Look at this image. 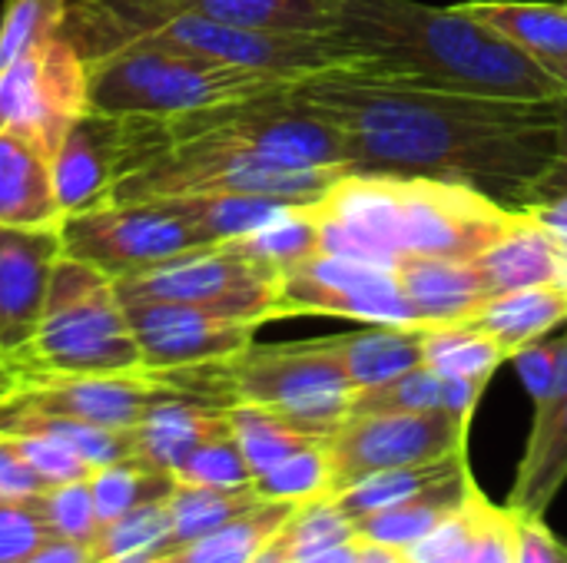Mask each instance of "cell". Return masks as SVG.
<instances>
[{"mask_svg": "<svg viewBox=\"0 0 567 563\" xmlns=\"http://www.w3.org/2000/svg\"><path fill=\"white\" fill-rule=\"evenodd\" d=\"M296 93L346 139L352 173L475 186L522 209L555 156V103L425 90L352 70L296 80Z\"/></svg>", "mask_w": 567, "mask_h": 563, "instance_id": "1", "label": "cell"}, {"mask_svg": "<svg viewBox=\"0 0 567 563\" xmlns=\"http://www.w3.org/2000/svg\"><path fill=\"white\" fill-rule=\"evenodd\" d=\"M336 37L355 53L352 73L502 100H555L565 86L525 50L458 7L419 0H342Z\"/></svg>", "mask_w": 567, "mask_h": 563, "instance_id": "2", "label": "cell"}, {"mask_svg": "<svg viewBox=\"0 0 567 563\" xmlns=\"http://www.w3.org/2000/svg\"><path fill=\"white\" fill-rule=\"evenodd\" d=\"M312 216L322 252L395 265L402 256L475 262L518 209L465 183L346 173L312 202Z\"/></svg>", "mask_w": 567, "mask_h": 563, "instance_id": "3", "label": "cell"}, {"mask_svg": "<svg viewBox=\"0 0 567 563\" xmlns=\"http://www.w3.org/2000/svg\"><path fill=\"white\" fill-rule=\"evenodd\" d=\"M159 375L176 388L223 408H266L316 438H329L349 418L355 398V385L349 382L332 338L249 345L226 362Z\"/></svg>", "mask_w": 567, "mask_h": 563, "instance_id": "4", "label": "cell"}, {"mask_svg": "<svg viewBox=\"0 0 567 563\" xmlns=\"http://www.w3.org/2000/svg\"><path fill=\"white\" fill-rule=\"evenodd\" d=\"M86 60V103L96 113L126 116H179L236 100H249L286 86L299 76L233 66L163 40L130 37Z\"/></svg>", "mask_w": 567, "mask_h": 563, "instance_id": "5", "label": "cell"}, {"mask_svg": "<svg viewBox=\"0 0 567 563\" xmlns=\"http://www.w3.org/2000/svg\"><path fill=\"white\" fill-rule=\"evenodd\" d=\"M13 358L23 375H116L143 368L113 279L70 256L56 259L40 325Z\"/></svg>", "mask_w": 567, "mask_h": 563, "instance_id": "6", "label": "cell"}, {"mask_svg": "<svg viewBox=\"0 0 567 563\" xmlns=\"http://www.w3.org/2000/svg\"><path fill=\"white\" fill-rule=\"evenodd\" d=\"M63 256L106 272L113 282L183 252L213 246L183 196L106 202L60 222Z\"/></svg>", "mask_w": 567, "mask_h": 563, "instance_id": "7", "label": "cell"}, {"mask_svg": "<svg viewBox=\"0 0 567 563\" xmlns=\"http://www.w3.org/2000/svg\"><path fill=\"white\" fill-rule=\"evenodd\" d=\"M113 285L120 299L186 302L259 325L279 319V272L243 239L183 252L136 275L116 279Z\"/></svg>", "mask_w": 567, "mask_h": 563, "instance_id": "8", "label": "cell"}, {"mask_svg": "<svg viewBox=\"0 0 567 563\" xmlns=\"http://www.w3.org/2000/svg\"><path fill=\"white\" fill-rule=\"evenodd\" d=\"M465 421L449 411H362L349 415L322 445L332 471V498L349 484L409 465L439 461L468 448Z\"/></svg>", "mask_w": 567, "mask_h": 563, "instance_id": "9", "label": "cell"}, {"mask_svg": "<svg viewBox=\"0 0 567 563\" xmlns=\"http://www.w3.org/2000/svg\"><path fill=\"white\" fill-rule=\"evenodd\" d=\"M296 315L425 329L405 302L392 265L332 252H316L279 275V319Z\"/></svg>", "mask_w": 567, "mask_h": 563, "instance_id": "10", "label": "cell"}, {"mask_svg": "<svg viewBox=\"0 0 567 563\" xmlns=\"http://www.w3.org/2000/svg\"><path fill=\"white\" fill-rule=\"evenodd\" d=\"M86 110V60L66 37L0 70V129L27 136L50 163L73 119Z\"/></svg>", "mask_w": 567, "mask_h": 563, "instance_id": "11", "label": "cell"}, {"mask_svg": "<svg viewBox=\"0 0 567 563\" xmlns=\"http://www.w3.org/2000/svg\"><path fill=\"white\" fill-rule=\"evenodd\" d=\"M130 332L140 345L143 368L176 372L213 365L239 355L252 345V335L262 329L249 319H233L216 309L159 302V299H120Z\"/></svg>", "mask_w": 567, "mask_h": 563, "instance_id": "12", "label": "cell"}, {"mask_svg": "<svg viewBox=\"0 0 567 563\" xmlns=\"http://www.w3.org/2000/svg\"><path fill=\"white\" fill-rule=\"evenodd\" d=\"M159 372H116V375H23L7 405L40 415L76 418L100 428L136 431L140 421L166 398L179 395Z\"/></svg>", "mask_w": 567, "mask_h": 563, "instance_id": "13", "label": "cell"}, {"mask_svg": "<svg viewBox=\"0 0 567 563\" xmlns=\"http://www.w3.org/2000/svg\"><path fill=\"white\" fill-rule=\"evenodd\" d=\"M60 256V226H0V352L30 345Z\"/></svg>", "mask_w": 567, "mask_h": 563, "instance_id": "14", "label": "cell"}, {"mask_svg": "<svg viewBox=\"0 0 567 563\" xmlns=\"http://www.w3.org/2000/svg\"><path fill=\"white\" fill-rule=\"evenodd\" d=\"M123 123L116 116L86 110L73 119L53 153V189L63 219L110 202L120 176Z\"/></svg>", "mask_w": 567, "mask_h": 563, "instance_id": "15", "label": "cell"}, {"mask_svg": "<svg viewBox=\"0 0 567 563\" xmlns=\"http://www.w3.org/2000/svg\"><path fill=\"white\" fill-rule=\"evenodd\" d=\"M399 289L425 329L468 322L488 299L475 262L439 256H402L395 265Z\"/></svg>", "mask_w": 567, "mask_h": 563, "instance_id": "16", "label": "cell"}, {"mask_svg": "<svg viewBox=\"0 0 567 563\" xmlns=\"http://www.w3.org/2000/svg\"><path fill=\"white\" fill-rule=\"evenodd\" d=\"M229 428V408L203 402L189 392H179L166 402H159L136 428V458H143L153 468L176 471L199 445H206L216 435H226Z\"/></svg>", "mask_w": 567, "mask_h": 563, "instance_id": "17", "label": "cell"}, {"mask_svg": "<svg viewBox=\"0 0 567 563\" xmlns=\"http://www.w3.org/2000/svg\"><path fill=\"white\" fill-rule=\"evenodd\" d=\"M53 163L17 129H0V226H60Z\"/></svg>", "mask_w": 567, "mask_h": 563, "instance_id": "18", "label": "cell"}, {"mask_svg": "<svg viewBox=\"0 0 567 563\" xmlns=\"http://www.w3.org/2000/svg\"><path fill=\"white\" fill-rule=\"evenodd\" d=\"M558 259H561L558 236L548 226H542L535 216L518 209L512 229L475 259V269L492 299L502 292L555 282Z\"/></svg>", "mask_w": 567, "mask_h": 563, "instance_id": "19", "label": "cell"}, {"mask_svg": "<svg viewBox=\"0 0 567 563\" xmlns=\"http://www.w3.org/2000/svg\"><path fill=\"white\" fill-rule=\"evenodd\" d=\"M565 322L567 295L555 282L492 295L468 319V325L488 332L508 352V362H512L515 352H522L532 342H542L551 329H558Z\"/></svg>", "mask_w": 567, "mask_h": 563, "instance_id": "20", "label": "cell"}, {"mask_svg": "<svg viewBox=\"0 0 567 563\" xmlns=\"http://www.w3.org/2000/svg\"><path fill=\"white\" fill-rule=\"evenodd\" d=\"M219 23L286 33H336L342 0H156Z\"/></svg>", "mask_w": 567, "mask_h": 563, "instance_id": "21", "label": "cell"}, {"mask_svg": "<svg viewBox=\"0 0 567 563\" xmlns=\"http://www.w3.org/2000/svg\"><path fill=\"white\" fill-rule=\"evenodd\" d=\"M422 332L425 329H405V325H369L359 332L332 335V345L339 352V362L355 385L375 388L382 382H392L412 368L422 365Z\"/></svg>", "mask_w": 567, "mask_h": 563, "instance_id": "22", "label": "cell"}, {"mask_svg": "<svg viewBox=\"0 0 567 563\" xmlns=\"http://www.w3.org/2000/svg\"><path fill=\"white\" fill-rule=\"evenodd\" d=\"M472 475L468 468V448L452 451L439 461H425V465H409V468H392V471H379L369 475L355 484H349L346 491L336 494V501L342 504V511L352 521H365L379 511H389L395 504H405L432 488L452 484L458 478Z\"/></svg>", "mask_w": 567, "mask_h": 563, "instance_id": "23", "label": "cell"}, {"mask_svg": "<svg viewBox=\"0 0 567 563\" xmlns=\"http://www.w3.org/2000/svg\"><path fill=\"white\" fill-rule=\"evenodd\" d=\"M455 7L535 60L567 56V3L472 0V3H455Z\"/></svg>", "mask_w": 567, "mask_h": 563, "instance_id": "24", "label": "cell"}, {"mask_svg": "<svg viewBox=\"0 0 567 563\" xmlns=\"http://www.w3.org/2000/svg\"><path fill=\"white\" fill-rule=\"evenodd\" d=\"M567 481V402L561 411L535 435H528L508 508L518 514H542L551 508Z\"/></svg>", "mask_w": 567, "mask_h": 563, "instance_id": "25", "label": "cell"}, {"mask_svg": "<svg viewBox=\"0 0 567 563\" xmlns=\"http://www.w3.org/2000/svg\"><path fill=\"white\" fill-rule=\"evenodd\" d=\"M472 488H475V478L465 475V478L442 484V488H432V491H425L405 504H395V508L379 511L365 521H355V534H359V541L405 551L409 544L425 538L432 528H439L455 508H462V501L472 494Z\"/></svg>", "mask_w": 567, "mask_h": 563, "instance_id": "26", "label": "cell"}, {"mask_svg": "<svg viewBox=\"0 0 567 563\" xmlns=\"http://www.w3.org/2000/svg\"><path fill=\"white\" fill-rule=\"evenodd\" d=\"M296 504L262 501L252 511L233 518L229 524L216 528L213 534L176 548L169 563H249L292 518Z\"/></svg>", "mask_w": 567, "mask_h": 563, "instance_id": "27", "label": "cell"}, {"mask_svg": "<svg viewBox=\"0 0 567 563\" xmlns=\"http://www.w3.org/2000/svg\"><path fill=\"white\" fill-rule=\"evenodd\" d=\"M505 362L508 352L468 322L432 325L422 332V365L442 378H495Z\"/></svg>", "mask_w": 567, "mask_h": 563, "instance_id": "28", "label": "cell"}, {"mask_svg": "<svg viewBox=\"0 0 567 563\" xmlns=\"http://www.w3.org/2000/svg\"><path fill=\"white\" fill-rule=\"evenodd\" d=\"M169 518H173V551L186 548L216 528L229 524L233 518L262 504L256 488H203V484H179L169 494Z\"/></svg>", "mask_w": 567, "mask_h": 563, "instance_id": "29", "label": "cell"}, {"mask_svg": "<svg viewBox=\"0 0 567 563\" xmlns=\"http://www.w3.org/2000/svg\"><path fill=\"white\" fill-rule=\"evenodd\" d=\"M176 488V478L163 468L146 465L143 458H126L106 468H96L90 475V491H93V504H96V518L100 524L120 521L123 514L153 504V501H166Z\"/></svg>", "mask_w": 567, "mask_h": 563, "instance_id": "30", "label": "cell"}, {"mask_svg": "<svg viewBox=\"0 0 567 563\" xmlns=\"http://www.w3.org/2000/svg\"><path fill=\"white\" fill-rule=\"evenodd\" d=\"M229 428H233V438H236L252 478L269 471L272 465L286 461L289 455L326 441V438H316L256 405H229Z\"/></svg>", "mask_w": 567, "mask_h": 563, "instance_id": "31", "label": "cell"}, {"mask_svg": "<svg viewBox=\"0 0 567 563\" xmlns=\"http://www.w3.org/2000/svg\"><path fill=\"white\" fill-rule=\"evenodd\" d=\"M166 501L143 504V508L123 514L120 521L103 524L100 534L93 538L96 563L173 554V518H169V504Z\"/></svg>", "mask_w": 567, "mask_h": 563, "instance_id": "32", "label": "cell"}, {"mask_svg": "<svg viewBox=\"0 0 567 563\" xmlns=\"http://www.w3.org/2000/svg\"><path fill=\"white\" fill-rule=\"evenodd\" d=\"M70 0H7L0 17V70L63 37Z\"/></svg>", "mask_w": 567, "mask_h": 563, "instance_id": "33", "label": "cell"}, {"mask_svg": "<svg viewBox=\"0 0 567 563\" xmlns=\"http://www.w3.org/2000/svg\"><path fill=\"white\" fill-rule=\"evenodd\" d=\"M252 488L262 501H279V504H306L316 498H332V471H329V455L326 445H309L286 461L272 465L269 471L252 478Z\"/></svg>", "mask_w": 567, "mask_h": 563, "instance_id": "34", "label": "cell"}, {"mask_svg": "<svg viewBox=\"0 0 567 563\" xmlns=\"http://www.w3.org/2000/svg\"><path fill=\"white\" fill-rule=\"evenodd\" d=\"M243 242L262 262H269L279 275L286 269H292L296 262L322 252L319 249V226H316L312 206H286L272 222H266L262 229L243 236Z\"/></svg>", "mask_w": 567, "mask_h": 563, "instance_id": "35", "label": "cell"}, {"mask_svg": "<svg viewBox=\"0 0 567 563\" xmlns=\"http://www.w3.org/2000/svg\"><path fill=\"white\" fill-rule=\"evenodd\" d=\"M442 395H445L442 375L432 372L429 365H419V368H412L392 382L355 392L349 415H362V411H412V415L442 411Z\"/></svg>", "mask_w": 567, "mask_h": 563, "instance_id": "36", "label": "cell"}, {"mask_svg": "<svg viewBox=\"0 0 567 563\" xmlns=\"http://www.w3.org/2000/svg\"><path fill=\"white\" fill-rule=\"evenodd\" d=\"M292 561L312 551H326L346 541H355V521L342 511V504L336 498H316L306 501L292 511V518L282 528Z\"/></svg>", "mask_w": 567, "mask_h": 563, "instance_id": "37", "label": "cell"}, {"mask_svg": "<svg viewBox=\"0 0 567 563\" xmlns=\"http://www.w3.org/2000/svg\"><path fill=\"white\" fill-rule=\"evenodd\" d=\"M33 504H37V511H40V518H43V524H47V531L53 538H70V541L93 544V538L103 528L100 518H96L90 478L66 481V484H53Z\"/></svg>", "mask_w": 567, "mask_h": 563, "instance_id": "38", "label": "cell"}, {"mask_svg": "<svg viewBox=\"0 0 567 563\" xmlns=\"http://www.w3.org/2000/svg\"><path fill=\"white\" fill-rule=\"evenodd\" d=\"M173 478L179 484H203V488H249L252 471L233 438V431L209 438L199 445L176 471Z\"/></svg>", "mask_w": 567, "mask_h": 563, "instance_id": "39", "label": "cell"}, {"mask_svg": "<svg viewBox=\"0 0 567 563\" xmlns=\"http://www.w3.org/2000/svg\"><path fill=\"white\" fill-rule=\"evenodd\" d=\"M478 501H482V488L475 484L472 494L462 501V508H455L439 528H432L425 538H419L415 544H409L402 551L405 563H465L472 554V541H475V518H478Z\"/></svg>", "mask_w": 567, "mask_h": 563, "instance_id": "40", "label": "cell"}, {"mask_svg": "<svg viewBox=\"0 0 567 563\" xmlns=\"http://www.w3.org/2000/svg\"><path fill=\"white\" fill-rule=\"evenodd\" d=\"M465 563H518V514L508 504L478 501L475 541Z\"/></svg>", "mask_w": 567, "mask_h": 563, "instance_id": "41", "label": "cell"}, {"mask_svg": "<svg viewBox=\"0 0 567 563\" xmlns=\"http://www.w3.org/2000/svg\"><path fill=\"white\" fill-rule=\"evenodd\" d=\"M53 538L33 501H0V563H27Z\"/></svg>", "mask_w": 567, "mask_h": 563, "instance_id": "42", "label": "cell"}, {"mask_svg": "<svg viewBox=\"0 0 567 563\" xmlns=\"http://www.w3.org/2000/svg\"><path fill=\"white\" fill-rule=\"evenodd\" d=\"M10 438L47 488L66 484V481H83L93 475V468L76 451L60 445L56 438H47V435H10Z\"/></svg>", "mask_w": 567, "mask_h": 563, "instance_id": "43", "label": "cell"}, {"mask_svg": "<svg viewBox=\"0 0 567 563\" xmlns=\"http://www.w3.org/2000/svg\"><path fill=\"white\" fill-rule=\"evenodd\" d=\"M551 103H555V156L545 166V173L532 183L522 209L532 202H542V199L567 196V93L555 96Z\"/></svg>", "mask_w": 567, "mask_h": 563, "instance_id": "44", "label": "cell"}, {"mask_svg": "<svg viewBox=\"0 0 567 563\" xmlns=\"http://www.w3.org/2000/svg\"><path fill=\"white\" fill-rule=\"evenodd\" d=\"M47 491L10 435H0V501H37Z\"/></svg>", "mask_w": 567, "mask_h": 563, "instance_id": "45", "label": "cell"}, {"mask_svg": "<svg viewBox=\"0 0 567 563\" xmlns=\"http://www.w3.org/2000/svg\"><path fill=\"white\" fill-rule=\"evenodd\" d=\"M518 375H522V385L528 388L532 402H545V395L551 392V382H555V365H558V342H532L525 345L522 352L512 355Z\"/></svg>", "mask_w": 567, "mask_h": 563, "instance_id": "46", "label": "cell"}, {"mask_svg": "<svg viewBox=\"0 0 567 563\" xmlns=\"http://www.w3.org/2000/svg\"><path fill=\"white\" fill-rule=\"evenodd\" d=\"M518 563H561V538L542 514H518Z\"/></svg>", "mask_w": 567, "mask_h": 563, "instance_id": "47", "label": "cell"}, {"mask_svg": "<svg viewBox=\"0 0 567 563\" xmlns=\"http://www.w3.org/2000/svg\"><path fill=\"white\" fill-rule=\"evenodd\" d=\"M445 382V395H442V411H449L452 418L472 425L478 402L488 388L492 378H442Z\"/></svg>", "mask_w": 567, "mask_h": 563, "instance_id": "48", "label": "cell"}, {"mask_svg": "<svg viewBox=\"0 0 567 563\" xmlns=\"http://www.w3.org/2000/svg\"><path fill=\"white\" fill-rule=\"evenodd\" d=\"M567 402V332L558 338V365H555V382L551 392L545 395V402L535 405V421H532V435L542 431Z\"/></svg>", "mask_w": 567, "mask_h": 563, "instance_id": "49", "label": "cell"}, {"mask_svg": "<svg viewBox=\"0 0 567 563\" xmlns=\"http://www.w3.org/2000/svg\"><path fill=\"white\" fill-rule=\"evenodd\" d=\"M27 563H96L93 544L70 541V538H47L43 548Z\"/></svg>", "mask_w": 567, "mask_h": 563, "instance_id": "50", "label": "cell"}, {"mask_svg": "<svg viewBox=\"0 0 567 563\" xmlns=\"http://www.w3.org/2000/svg\"><path fill=\"white\" fill-rule=\"evenodd\" d=\"M522 212L535 216L542 226H548L555 236L567 239V196H555V199H542V202H532L525 206Z\"/></svg>", "mask_w": 567, "mask_h": 563, "instance_id": "51", "label": "cell"}, {"mask_svg": "<svg viewBox=\"0 0 567 563\" xmlns=\"http://www.w3.org/2000/svg\"><path fill=\"white\" fill-rule=\"evenodd\" d=\"M359 551H362V541H346V544H336V548H326V551H312V554H302L292 563H359Z\"/></svg>", "mask_w": 567, "mask_h": 563, "instance_id": "52", "label": "cell"}, {"mask_svg": "<svg viewBox=\"0 0 567 563\" xmlns=\"http://www.w3.org/2000/svg\"><path fill=\"white\" fill-rule=\"evenodd\" d=\"M20 382H23V372H20L17 358L7 355V352H0V405L20 388Z\"/></svg>", "mask_w": 567, "mask_h": 563, "instance_id": "53", "label": "cell"}, {"mask_svg": "<svg viewBox=\"0 0 567 563\" xmlns=\"http://www.w3.org/2000/svg\"><path fill=\"white\" fill-rule=\"evenodd\" d=\"M249 563H292V551H289V541H286V534L279 531L256 557Z\"/></svg>", "mask_w": 567, "mask_h": 563, "instance_id": "54", "label": "cell"}, {"mask_svg": "<svg viewBox=\"0 0 567 563\" xmlns=\"http://www.w3.org/2000/svg\"><path fill=\"white\" fill-rule=\"evenodd\" d=\"M359 563H405V557H402V551H395V548H382V544L362 541Z\"/></svg>", "mask_w": 567, "mask_h": 563, "instance_id": "55", "label": "cell"}, {"mask_svg": "<svg viewBox=\"0 0 567 563\" xmlns=\"http://www.w3.org/2000/svg\"><path fill=\"white\" fill-rule=\"evenodd\" d=\"M561 86H565V93H567V56H548V60H538Z\"/></svg>", "mask_w": 567, "mask_h": 563, "instance_id": "56", "label": "cell"}, {"mask_svg": "<svg viewBox=\"0 0 567 563\" xmlns=\"http://www.w3.org/2000/svg\"><path fill=\"white\" fill-rule=\"evenodd\" d=\"M558 242H561V259H558V272H555V285L561 289L567 295V239L558 236Z\"/></svg>", "mask_w": 567, "mask_h": 563, "instance_id": "57", "label": "cell"}, {"mask_svg": "<svg viewBox=\"0 0 567 563\" xmlns=\"http://www.w3.org/2000/svg\"><path fill=\"white\" fill-rule=\"evenodd\" d=\"M103 563H169V554H163V557H136V561H103Z\"/></svg>", "mask_w": 567, "mask_h": 563, "instance_id": "58", "label": "cell"}, {"mask_svg": "<svg viewBox=\"0 0 567 563\" xmlns=\"http://www.w3.org/2000/svg\"><path fill=\"white\" fill-rule=\"evenodd\" d=\"M561 563H567V544L561 541Z\"/></svg>", "mask_w": 567, "mask_h": 563, "instance_id": "59", "label": "cell"}]
</instances>
